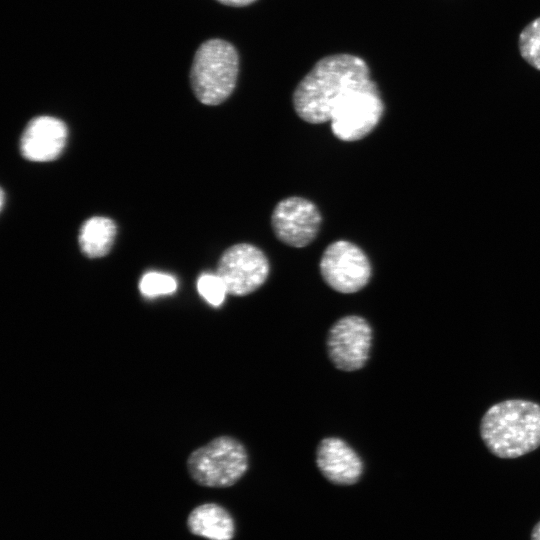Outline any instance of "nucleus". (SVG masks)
Masks as SVG:
<instances>
[{"mask_svg":"<svg viewBox=\"0 0 540 540\" xmlns=\"http://www.w3.org/2000/svg\"><path fill=\"white\" fill-rule=\"evenodd\" d=\"M371 80L367 64L357 56L324 57L297 85L293 93L295 112L305 122L325 123L343 95Z\"/></svg>","mask_w":540,"mask_h":540,"instance_id":"f257e3e1","label":"nucleus"},{"mask_svg":"<svg viewBox=\"0 0 540 540\" xmlns=\"http://www.w3.org/2000/svg\"><path fill=\"white\" fill-rule=\"evenodd\" d=\"M480 434L488 450L499 458L528 454L540 446V405L524 399L496 403L484 413Z\"/></svg>","mask_w":540,"mask_h":540,"instance_id":"f03ea898","label":"nucleus"},{"mask_svg":"<svg viewBox=\"0 0 540 540\" xmlns=\"http://www.w3.org/2000/svg\"><path fill=\"white\" fill-rule=\"evenodd\" d=\"M239 72L236 49L222 39H210L197 49L190 70L196 98L205 105H218L233 92Z\"/></svg>","mask_w":540,"mask_h":540,"instance_id":"7ed1b4c3","label":"nucleus"},{"mask_svg":"<svg viewBox=\"0 0 540 540\" xmlns=\"http://www.w3.org/2000/svg\"><path fill=\"white\" fill-rule=\"evenodd\" d=\"M248 463L245 446L232 436L222 435L195 449L187 459V470L201 486L225 488L244 476Z\"/></svg>","mask_w":540,"mask_h":540,"instance_id":"20e7f679","label":"nucleus"},{"mask_svg":"<svg viewBox=\"0 0 540 540\" xmlns=\"http://www.w3.org/2000/svg\"><path fill=\"white\" fill-rule=\"evenodd\" d=\"M383 112V101L371 80L348 91L334 105L329 119L332 133L342 141L360 140L374 130Z\"/></svg>","mask_w":540,"mask_h":540,"instance_id":"39448f33","label":"nucleus"},{"mask_svg":"<svg viewBox=\"0 0 540 540\" xmlns=\"http://www.w3.org/2000/svg\"><path fill=\"white\" fill-rule=\"evenodd\" d=\"M373 330L359 315L338 319L329 329L326 339L327 354L339 370L352 372L362 369L370 357Z\"/></svg>","mask_w":540,"mask_h":540,"instance_id":"423d86ee","label":"nucleus"},{"mask_svg":"<svg viewBox=\"0 0 540 540\" xmlns=\"http://www.w3.org/2000/svg\"><path fill=\"white\" fill-rule=\"evenodd\" d=\"M320 273L333 290L351 294L363 289L371 278V265L357 245L339 240L331 243L322 254Z\"/></svg>","mask_w":540,"mask_h":540,"instance_id":"0eeeda50","label":"nucleus"},{"mask_svg":"<svg viewBox=\"0 0 540 540\" xmlns=\"http://www.w3.org/2000/svg\"><path fill=\"white\" fill-rule=\"evenodd\" d=\"M269 270V261L258 247L239 243L223 252L216 273L223 280L228 294L246 296L266 282Z\"/></svg>","mask_w":540,"mask_h":540,"instance_id":"6e6552de","label":"nucleus"},{"mask_svg":"<svg viewBox=\"0 0 540 540\" xmlns=\"http://www.w3.org/2000/svg\"><path fill=\"white\" fill-rule=\"evenodd\" d=\"M271 223L278 240L291 247L302 248L317 236L321 214L311 201L302 197H288L275 206Z\"/></svg>","mask_w":540,"mask_h":540,"instance_id":"1a4fd4ad","label":"nucleus"},{"mask_svg":"<svg viewBox=\"0 0 540 540\" xmlns=\"http://www.w3.org/2000/svg\"><path fill=\"white\" fill-rule=\"evenodd\" d=\"M67 134V127L60 119L51 116L33 118L21 136V154L30 161L54 160L63 151Z\"/></svg>","mask_w":540,"mask_h":540,"instance_id":"9d476101","label":"nucleus"},{"mask_svg":"<svg viewBox=\"0 0 540 540\" xmlns=\"http://www.w3.org/2000/svg\"><path fill=\"white\" fill-rule=\"evenodd\" d=\"M316 464L322 475L337 485H352L363 473V462L343 439L323 438L316 449Z\"/></svg>","mask_w":540,"mask_h":540,"instance_id":"9b49d317","label":"nucleus"},{"mask_svg":"<svg viewBox=\"0 0 540 540\" xmlns=\"http://www.w3.org/2000/svg\"><path fill=\"white\" fill-rule=\"evenodd\" d=\"M187 526L191 533L209 540H231L235 529L228 511L215 503H205L193 509Z\"/></svg>","mask_w":540,"mask_h":540,"instance_id":"f8f14e48","label":"nucleus"},{"mask_svg":"<svg viewBox=\"0 0 540 540\" xmlns=\"http://www.w3.org/2000/svg\"><path fill=\"white\" fill-rule=\"evenodd\" d=\"M115 235L116 225L113 220L103 216L91 217L80 229L79 245L87 257H102L110 251Z\"/></svg>","mask_w":540,"mask_h":540,"instance_id":"ddd939ff","label":"nucleus"},{"mask_svg":"<svg viewBox=\"0 0 540 540\" xmlns=\"http://www.w3.org/2000/svg\"><path fill=\"white\" fill-rule=\"evenodd\" d=\"M518 46L522 58L540 71V17L523 28L519 35Z\"/></svg>","mask_w":540,"mask_h":540,"instance_id":"4468645a","label":"nucleus"},{"mask_svg":"<svg viewBox=\"0 0 540 540\" xmlns=\"http://www.w3.org/2000/svg\"><path fill=\"white\" fill-rule=\"evenodd\" d=\"M177 289L176 279L165 273L148 272L139 282V290L146 297L168 295Z\"/></svg>","mask_w":540,"mask_h":540,"instance_id":"2eb2a0df","label":"nucleus"},{"mask_svg":"<svg viewBox=\"0 0 540 540\" xmlns=\"http://www.w3.org/2000/svg\"><path fill=\"white\" fill-rule=\"evenodd\" d=\"M197 290L202 298L214 307L222 305L228 294L223 280L217 273H202L197 280Z\"/></svg>","mask_w":540,"mask_h":540,"instance_id":"dca6fc26","label":"nucleus"},{"mask_svg":"<svg viewBox=\"0 0 540 540\" xmlns=\"http://www.w3.org/2000/svg\"><path fill=\"white\" fill-rule=\"evenodd\" d=\"M218 2L234 7L246 6L253 3L256 0H217Z\"/></svg>","mask_w":540,"mask_h":540,"instance_id":"f3484780","label":"nucleus"},{"mask_svg":"<svg viewBox=\"0 0 540 540\" xmlns=\"http://www.w3.org/2000/svg\"><path fill=\"white\" fill-rule=\"evenodd\" d=\"M531 540H540V521L534 526L531 532Z\"/></svg>","mask_w":540,"mask_h":540,"instance_id":"a211bd4d","label":"nucleus"},{"mask_svg":"<svg viewBox=\"0 0 540 540\" xmlns=\"http://www.w3.org/2000/svg\"><path fill=\"white\" fill-rule=\"evenodd\" d=\"M4 204V191H1V207H3Z\"/></svg>","mask_w":540,"mask_h":540,"instance_id":"6ab92c4d","label":"nucleus"}]
</instances>
